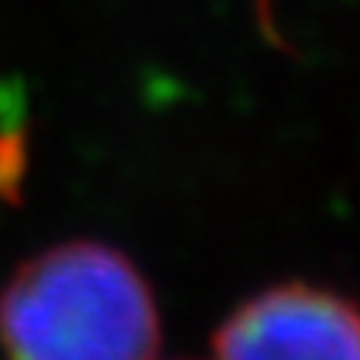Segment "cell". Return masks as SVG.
Masks as SVG:
<instances>
[{
    "label": "cell",
    "mask_w": 360,
    "mask_h": 360,
    "mask_svg": "<svg viewBox=\"0 0 360 360\" xmlns=\"http://www.w3.org/2000/svg\"><path fill=\"white\" fill-rule=\"evenodd\" d=\"M164 327L127 254L67 240L24 260L0 290V347L20 360L157 357Z\"/></svg>",
    "instance_id": "1"
},
{
    "label": "cell",
    "mask_w": 360,
    "mask_h": 360,
    "mask_svg": "<svg viewBox=\"0 0 360 360\" xmlns=\"http://www.w3.org/2000/svg\"><path fill=\"white\" fill-rule=\"evenodd\" d=\"M210 350L233 360H360V307L323 287L277 283L233 310L214 330Z\"/></svg>",
    "instance_id": "2"
}]
</instances>
